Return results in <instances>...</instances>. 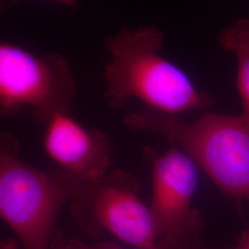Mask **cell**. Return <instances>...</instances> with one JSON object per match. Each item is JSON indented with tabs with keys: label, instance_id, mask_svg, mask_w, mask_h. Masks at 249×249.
<instances>
[{
	"label": "cell",
	"instance_id": "cell-1",
	"mask_svg": "<svg viewBox=\"0 0 249 249\" xmlns=\"http://www.w3.org/2000/svg\"><path fill=\"white\" fill-rule=\"evenodd\" d=\"M164 36L154 25L122 29L107 39L112 60L106 68L105 98L112 108H122L130 98L168 115L191 109L205 110L213 96L197 89L177 66L160 55Z\"/></svg>",
	"mask_w": 249,
	"mask_h": 249
},
{
	"label": "cell",
	"instance_id": "cell-2",
	"mask_svg": "<svg viewBox=\"0 0 249 249\" xmlns=\"http://www.w3.org/2000/svg\"><path fill=\"white\" fill-rule=\"evenodd\" d=\"M132 131L159 134L204 170L223 192L249 203V118L207 114L193 123L148 108L123 119Z\"/></svg>",
	"mask_w": 249,
	"mask_h": 249
},
{
	"label": "cell",
	"instance_id": "cell-3",
	"mask_svg": "<svg viewBox=\"0 0 249 249\" xmlns=\"http://www.w3.org/2000/svg\"><path fill=\"white\" fill-rule=\"evenodd\" d=\"M19 151L18 139L0 131V218L21 249H50L59 213L82 181L57 166L32 165Z\"/></svg>",
	"mask_w": 249,
	"mask_h": 249
},
{
	"label": "cell",
	"instance_id": "cell-4",
	"mask_svg": "<svg viewBox=\"0 0 249 249\" xmlns=\"http://www.w3.org/2000/svg\"><path fill=\"white\" fill-rule=\"evenodd\" d=\"M140 186L132 174L117 169L82 182L71 200L72 216L92 238L110 235L135 248L159 249L150 207L139 197Z\"/></svg>",
	"mask_w": 249,
	"mask_h": 249
},
{
	"label": "cell",
	"instance_id": "cell-5",
	"mask_svg": "<svg viewBox=\"0 0 249 249\" xmlns=\"http://www.w3.org/2000/svg\"><path fill=\"white\" fill-rule=\"evenodd\" d=\"M76 83L60 53L36 55L17 45L0 43V116L28 108L46 124L56 114H70Z\"/></svg>",
	"mask_w": 249,
	"mask_h": 249
},
{
	"label": "cell",
	"instance_id": "cell-6",
	"mask_svg": "<svg viewBox=\"0 0 249 249\" xmlns=\"http://www.w3.org/2000/svg\"><path fill=\"white\" fill-rule=\"evenodd\" d=\"M146 156L152 169L149 207L159 239L179 231L202 229V217L192 206L198 183L196 162L176 145L161 155L147 149Z\"/></svg>",
	"mask_w": 249,
	"mask_h": 249
},
{
	"label": "cell",
	"instance_id": "cell-7",
	"mask_svg": "<svg viewBox=\"0 0 249 249\" xmlns=\"http://www.w3.org/2000/svg\"><path fill=\"white\" fill-rule=\"evenodd\" d=\"M45 125V150L57 167L82 182L110 171L111 147L106 134L80 124L70 114H56Z\"/></svg>",
	"mask_w": 249,
	"mask_h": 249
},
{
	"label": "cell",
	"instance_id": "cell-8",
	"mask_svg": "<svg viewBox=\"0 0 249 249\" xmlns=\"http://www.w3.org/2000/svg\"><path fill=\"white\" fill-rule=\"evenodd\" d=\"M219 43L235 54L237 60V89L244 115L249 118V19L243 18L222 31Z\"/></svg>",
	"mask_w": 249,
	"mask_h": 249
},
{
	"label": "cell",
	"instance_id": "cell-9",
	"mask_svg": "<svg viewBox=\"0 0 249 249\" xmlns=\"http://www.w3.org/2000/svg\"><path fill=\"white\" fill-rule=\"evenodd\" d=\"M202 229H191L160 237L159 249H209L201 239Z\"/></svg>",
	"mask_w": 249,
	"mask_h": 249
},
{
	"label": "cell",
	"instance_id": "cell-10",
	"mask_svg": "<svg viewBox=\"0 0 249 249\" xmlns=\"http://www.w3.org/2000/svg\"><path fill=\"white\" fill-rule=\"evenodd\" d=\"M50 249H83L82 242L77 239H66L62 232L56 229L53 233Z\"/></svg>",
	"mask_w": 249,
	"mask_h": 249
},
{
	"label": "cell",
	"instance_id": "cell-11",
	"mask_svg": "<svg viewBox=\"0 0 249 249\" xmlns=\"http://www.w3.org/2000/svg\"><path fill=\"white\" fill-rule=\"evenodd\" d=\"M82 249H140V248H135L133 247L132 249H128V248H122L119 247L115 244L112 243H100V244H96V245H87L85 243L82 242Z\"/></svg>",
	"mask_w": 249,
	"mask_h": 249
},
{
	"label": "cell",
	"instance_id": "cell-12",
	"mask_svg": "<svg viewBox=\"0 0 249 249\" xmlns=\"http://www.w3.org/2000/svg\"><path fill=\"white\" fill-rule=\"evenodd\" d=\"M228 249H249V227L241 233L235 246Z\"/></svg>",
	"mask_w": 249,
	"mask_h": 249
},
{
	"label": "cell",
	"instance_id": "cell-13",
	"mask_svg": "<svg viewBox=\"0 0 249 249\" xmlns=\"http://www.w3.org/2000/svg\"><path fill=\"white\" fill-rule=\"evenodd\" d=\"M0 249H21L17 239L0 238Z\"/></svg>",
	"mask_w": 249,
	"mask_h": 249
},
{
	"label": "cell",
	"instance_id": "cell-14",
	"mask_svg": "<svg viewBox=\"0 0 249 249\" xmlns=\"http://www.w3.org/2000/svg\"><path fill=\"white\" fill-rule=\"evenodd\" d=\"M5 1H8V0H0V10L6 7V2ZM48 1H53V2H56V3H61V4L67 5V6H71V7L75 6L76 3H77V0H48Z\"/></svg>",
	"mask_w": 249,
	"mask_h": 249
}]
</instances>
